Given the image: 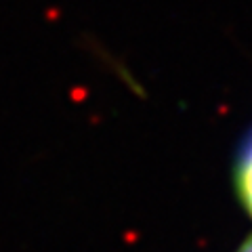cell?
<instances>
[{
  "mask_svg": "<svg viewBox=\"0 0 252 252\" xmlns=\"http://www.w3.org/2000/svg\"><path fill=\"white\" fill-rule=\"evenodd\" d=\"M238 252H252V235H250V238L238 248Z\"/></svg>",
  "mask_w": 252,
  "mask_h": 252,
  "instance_id": "2",
  "label": "cell"
},
{
  "mask_svg": "<svg viewBox=\"0 0 252 252\" xmlns=\"http://www.w3.org/2000/svg\"><path fill=\"white\" fill-rule=\"evenodd\" d=\"M235 191L244 208L252 217V132L244 141L240 156L235 160Z\"/></svg>",
  "mask_w": 252,
  "mask_h": 252,
  "instance_id": "1",
  "label": "cell"
}]
</instances>
